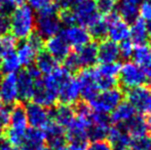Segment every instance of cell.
I'll use <instances>...</instances> for the list:
<instances>
[{
  "label": "cell",
  "instance_id": "cell-1",
  "mask_svg": "<svg viewBox=\"0 0 151 150\" xmlns=\"http://www.w3.org/2000/svg\"><path fill=\"white\" fill-rule=\"evenodd\" d=\"M10 32L16 39L26 40L35 29L34 11L26 4L18 6L10 14Z\"/></svg>",
  "mask_w": 151,
  "mask_h": 150
},
{
  "label": "cell",
  "instance_id": "cell-2",
  "mask_svg": "<svg viewBox=\"0 0 151 150\" xmlns=\"http://www.w3.org/2000/svg\"><path fill=\"white\" fill-rule=\"evenodd\" d=\"M122 90L113 88L99 92L97 96L88 102V105L93 112L108 115L122 102Z\"/></svg>",
  "mask_w": 151,
  "mask_h": 150
},
{
  "label": "cell",
  "instance_id": "cell-3",
  "mask_svg": "<svg viewBox=\"0 0 151 150\" xmlns=\"http://www.w3.org/2000/svg\"><path fill=\"white\" fill-rule=\"evenodd\" d=\"M118 80L121 86L123 88H127V90L137 86L144 85L147 82L142 69L135 62H129V61L120 65Z\"/></svg>",
  "mask_w": 151,
  "mask_h": 150
},
{
  "label": "cell",
  "instance_id": "cell-4",
  "mask_svg": "<svg viewBox=\"0 0 151 150\" xmlns=\"http://www.w3.org/2000/svg\"><path fill=\"white\" fill-rule=\"evenodd\" d=\"M71 9L75 18L76 25L84 28H88L101 16L95 0H80L72 6Z\"/></svg>",
  "mask_w": 151,
  "mask_h": 150
},
{
  "label": "cell",
  "instance_id": "cell-5",
  "mask_svg": "<svg viewBox=\"0 0 151 150\" xmlns=\"http://www.w3.org/2000/svg\"><path fill=\"white\" fill-rule=\"evenodd\" d=\"M27 120L30 128L43 130L50 121V110L35 102H26L25 104Z\"/></svg>",
  "mask_w": 151,
  "mask_h": 150
},
{
  "label": "cell",
  "instance_id": "cell-6",
  "mask_svg": "<svg viewBox=\"0 0 151 150\" xmlns=\"http://www.w3.org/2000/svg\"><path fill=\"white\" fill-rule=\"evenodd\" d=\"M111 121L108 115L93 112L88 126V136L91 141L105 140L111 128Z\"/></svg>",
  "mask_w": 151,
  "mask_h": 150
},
{
  "label": "cell",
  "instance_id": "cell-7",
  "mask_svg": "<svg viewBox=\"0 0 151 150\" xmlns=\"http://www.w3.org/2000/svg\"><path fill=\"white\" fill-rule=\"evenodd\" d=\"M108 21V34L110 40L120 43L129 39V26L115 11L106 16Z\"/></svg>",
  "mask_w": 151,
  "mask_h": 150
},
{
  "label": "cell",
  "instance_id": "cell-8",
  "mask_svg": "<svg viewBox=\"0 0 151 150\" xmlns=\"http://www.w3.org/2000/svg\"><path fill=\"white\" fill-rule=\"evenodd\" d=\"M62 24L57 14H42L38 16L37 20H35L36 33L42 39L55 36L61 32Z\"/></svg>",
  "mask_w": 151,
  "mask_h": 150
},
{
  "label": "cell",
  "instance_id": "cell-9",
  "mask_svg": "<svg viewBox=\"0 0 151 150\" xmlns=\"http://www.w3.org/2000/svg\"><path fill=\"white\" fill-rule=\"evenodd\" d=\"M76 79L80 86V97H82L83 100L88 103L100 92L96 82L93 70L91 68L83 69L79 72Z\"/></svg>",
  "mask_w": 151,
  "mask_h": 150
},
{
  "label": "cell",
  "instance_id": "cell-10",
  "mask_svg": "<svg viewBox=\"0 0 151 150\" xmlns=\"http://www.w3.org/2000/svg\"><path fill=\"white\" fill-rule=\"evenodd\" d=\"M61 35L65 38L71 47H75L76 50L81 46L86 45L91 41V35L88 29L79 25H72L66 27L61 31Z\"/></svg>",
  "mask_w": 151,
  "mask_h": 150
},
{
  "label": "cell",
  "instance_id": "cell-11",
  "mask_svg": "<svg viewBox=\"0 0 151 150\" xmlns=\"http://www.w3.org/2000/svg\"><path fill=\"white\" fill-rule=\"evenodd\" d=\"M129 102L135 107L137 111L146 113L151 104V88L145 85L137 86L127 90Z\"/></svg>",
  "mask_w": 151,
  "mask_h": 150
},
{
  "label": "cell",
  "instance_id": "cell-12",
  "mask_svg": "<svg viewBox=\"0 0 151 150\" xmlns=\"http://www.w3.org/2000/svg\"><path fill=\"white\" fill-rule=\"evenodd\" d=\"M32 100L45 108H52L58 102V93L48 88L42 81V77H40L35 81Z\"/></svg>",
  "mask_w": 151,
  "mask_h": 150
},
{
  "label": "cell",
  "instance_id": "cell-13",
  "mask_svg": "<svg viewBox=\"0 0 151 150\" xmlns=\"http://www.w3.org/2000/svg\"><path fill=\"white\" fill-rule=\"evenodd\" d=\"M0 99L1 102L12 106L19 100L17 74H6L0 80Z\"/></svg>",
  "mask_w": 151,
  "mask_h": 150
},
{
  "label": "cell",
  "instance_id": "cell-14",
  "mask_svg": "<svg viewBox=\"0 0 151 150\" xmlns=\"http://www.w3.org/2000/svg\"><path fill=\"white\" fill-rule=\"evenodd\" d=\"M80 98V86L77 79L70 76L61 85L58 94V101L62 104L73 105L78 103Z\"/></svg>",
  "mask_w": 151,
  "mask_h": 150
},
{
  "label": "cell",
  "instance_id": "cell-15",
  "mask_svg": "<svg viewBox=\"0 0 151 150\" xmlns=\"http://www.w3.org/2000/svg\"><path fill=\"white\" fill-rule=\"evenodd\" d=\"M44 47L46 52L54 57L58 62H63L71 52V46L62 36L61 33L48 38L46 43H44Z\"/></svg>",
  "mask_w": 151,
  "mask_h": 150
},
{
  "label": "cell",
  "instance_id": "cell-16",
  "mask_svg": "<svg viewBox=\"0 0 151 150\" xmlns=\"http://www.w3.org/2000/svg\"><path fill=\"white\" fill-rule=\"evenodd\" d=\"M134 62L142 69L147 82L151 85V45H135L133 52Z\"/></svg>",
  "mask_w": 151,
  "mask_h": 150
},
{
  "label": "cell",
  "instance_id": "cell-17",
  "mask_svg": "<svg viewBox=\"0 0 151 150\" xmlns=\"http://www.w3.org/2000/svg\"><path fill=\"white\" fill-rule=\"evenodd\" d=\"M45 143L52 150H56L59 147L65 145L66 142V132L65 128L59 126L55 121L50 120L47 126L43 128Z\"/></svg>",
  "mask_w": 151,
  "mask_h": 150
},
{
  "label": "cell",
  "instance_id": "cell-18",
  "mask_svg": "<svg viewBox=\"0 0 151 150\" xmlns=\"http://www.w3.org/2000/svg\"><path fill=\"white\" fill-rule=\"evenodd\" d=\"M107 138L113 150H127L131 147L133 142V139L120 124H115L110 128Z\"/></svg>",
  "mask_w": 151,
  "mask_h": 150
},
{
  "label": "cell",
  "instance_id": "cell-19",
  "mask_svg": "<svg viewBox=\"0 0 151 150\" xmlns=\"http://www.w3.org/2000/svg\"><path fill=\"white\" fill-rule=\"evenodd\" d=\"M50 115L52 121L64 128H67L76 117L74 109L70 105L62 104V103L50 108Z\"/></svg>",
  "mask_w": 151,
  "mask_h": 150
},
{
  "label": "cell",
  "instance_id": "cell-20",
  "mask_svg": "<svg viewBox=\"0 0 151 150\" xmlns=\"http://www.w3.org/2000/svg\"><path fill=\"white\" fill-rule=\"evenodd\" d=\"M35 81L32 76L29 74L28 71L25 69L19 72L17 75V86H18L19 99L22 102H29L32 100L35 88Z\"/></svg>",
  "mask_w": 151,
  "mask_h": 150
},
{
  "label": "cell",
  "instance_id": "cell-21",
  "mask_svg": "<svg viewBox=\"0 0 151 150\" xmlns=\"http://www.w3.org/2000/svg\"><path fill=\"white\" fill-rule=\"evenodd\" d=\"M120 58L118 43L112 40H102L98 45V61L101 64L116 63Z\"/></svg>",
  "mask_w": 151,
  "mask_h": 150
},
{
  "label": "cell",
  "instance_id": "cell-22",
  "mask_svg": "<svg viewBox=\"0 0 151 150\" xmlns=\"http://www.w3.org/2000/svg\"><path fill=\"white\" fill-rule=\"evenodd\" d=\"M120 126H123V128L127 131V133L133 140L147 137L148 131H149L147 119L144 116L139 115V114L134 116L127 123L120 124Z\"/></svg>",
  "mask_w": 151,
  "mask_h": 150
},
{
  "label": "cell",
  "instance_id": "cell-23",
  "mask_svg": "<svg viewBox=\"0 0 151 150\" xmlns=\"http://www.w3.org/2000/svg\"><path fill=\"white\" fill-rule=\"evenodd\" d=\"M75 54L81 69L91 68L98 62V44L90 41L86 45L77 48Z\"/></svg>",
  "mask_w": 151,
  "mask_h": 150
},
{
  "label": "cell",
  "instance_id": "cell-24",
  "mask_svg": "<svg viewBox=\"0 0 151 150\" xmlns=\"http://www.w3.org/2000/svg\"><path fill=\"white\" fill-rule=\"evenodd\" d=\"M45 144L43 130L29 128L25 133V139L20 150H39Z\"/></svg>",
  "mask_w": 151,
  "mask_h": 150
},
{
  "label": "cell",
  "instance_id": "cell-25",
  "mask_svg": "<svg viewBox=\"0 0 151 150\" xmlns=\"http://www.w3.org/2000/svg\"><path fill=\"white\" fill-rule=\"evenodd\" d=\"M9 128L17 131H25L28 128V120H27L25 104L22 102H17L12 106V112L9 118Z\"/></svg>",
  "mask_w": 151,
  "mask_h": 150
},
{
  "label": "cell",
  "instance_id": "cell-26",
  "mask_svg": "<svg viewBox=\"0 0 151 150\" xmlns=\"http://www.w3.org/2000/svg\"><path fill=\"white\" fill-rule=\"evenodd\" d=\"M138 111L135 109V107L129 102H121L115 109L111 112L110 116V121L114 124H124L127 121L132 119L135 115H137Z\"/></svg>",
  "mask_w": 151,
  "mask_h": 150
},
{
  "label": "cell",
  "instance_id": "cell-27",
  "mask_svg": "<svg viewBox=\"0 0 151 150\" xmlns=\"http://www.w3.org/2000/svg\"><path fill=\"white\" fill-rule=\"evenodd\" d=\"M129 27V40L135 45H141L147 42L148 32H147V22L138 18L133 23H131Z\"/></svg>",
  "mask_w": 151,
  "mask_h": 150
},
{
  "label": "cell",
  "instance_id": "cell-28",
  "mask_svg": "<svg viewBox=\"0 0 151 150\" xmlns=\"http://www.w3.org/2000/svg\"><path fill=\"white\" fill-rule=\"evenodd\" d=\"M35 66L40 71L41 74L48 75L52 72H54L57 68L59 67V62L52 57L45 50H41L40 52H37V56L35 59Z\"/></svg>",
  "mask_w": 151,
  "mask_h": 150
},
{
  "label": "cell",
  "instance_id": "cell-29",
  "mask_svg": "<svg viewBox=\"0 0 151 150\" xmlns=\"http://www.w3.org/2000/svg\"><path fill=\"white\" fill-rule=\"evenodd\" d=\"M37 50L28 42V40H23L19 44H17V57L21 63V66L29 67L34 64Z\"/></svg>",
  "mask_w": 151,
  "mask_h": 150
},
{
  "label": "cell",
  "instance_id": "cell-30",
  "mask_svg": "<svg viewBox=\"0 0 151 150\" xmlns=\"http://www.w3.org/2000/svg\"><path fill=\"white\" fill-rule=\"evenodd\" d=\"M28 6L38 16L42 14H57L59 7L54 0H27Z\"/></svg>",
  "mask_w": 151,
  "mask_h": 150
},
{
  "label": "cell",
  "instance_id": "cell-31",
  "mask_svg": "<svg viewBox=\"0 0 151 150\" xmlns=\"http://www.w3.org/2000/svg\"><path fill=\"white\" fill-rule=\"evenodd\" d=\"M91 38L96 40H105L108 34V21L106 17L100 16L95 22L88 27Z\"/></svg>",
  "mask_w": 151,
  "mask_h": 150
},
{
  "label": "cell",
  "instance_id": "cell-32",
  "mask_svg": "<svg viewBox=\"0 0 151 150\" xmlns=\"http://www.w3.org/2000/svg\"><path fill=\"white\" fill-rule=\"evenodd\" d=\"M116 8H117L116 14L127 24L133 23L139 18V5L121 1L118 5H116Z\"/></svg>",
  "mask_w": 151,
  "mask_h": 150
},
{
  "label": "cell",
  "instance_id": "cell-33",
  "mask_svg": "<svg viewBox=\"0 0 151 150\" xmlns=\"http://www.w3.org/2000/svg\"><path fill=\"white\" fill-rule=\"evenodd\" d=\"M21 69V63L19 61L16 52L5 55L0 61V70L4 74H16Z\"/></svg>",
  "mask_w": 151,
  "mask_h": 150
},
{
  "label": "cell",
  "instance_id": "cell-34",
  "mask_svg": "<svg viewBox=\"0 0 151 150\" xmlns=\"http://www.w3.org/2000/svg\"><path fill=\"white\" fill-rule=\"evenodd\" d=\"M17 48V39L12 35L0 36V61L5 55L14 52Z\"/></svg>",
  "mask_w": 151,
  "mask_h": 150
},
{
  "label": "cell",
  "instance_id": "cell-35",
  "mask_svg": "<svg viewBox=\"0 0 151 150\" xmlns=\"http://www.w3.org/2000/svg\"><path fill=\"white\" fill-rule=\"evenodd\" d=\"M25 132L23 131H17V130H12V128H7L5 133V138L8 141V143L10 144V146L16 147V148H21L23 142H24L25 139Z\"/></svg>",
  "mask_w": 151,
  "mask_h": 150
},
{
  "label": "cell",
  "instance_id": "cell-36",
  "mask_svg": "<svg viewBox=\"0 0 151 150\" xmlns=\"http://www.w3.org/2000/svg\"><path fill=\"white\" fill-rule=\"evenodd\" d=\"M25 0H0V14L9 17L18 6L24 4Z\"/></svg>",
  "mask_w": 151,
  "mask_h": 150
},
{
  "label": "cell",
  "instance_id": "cell-37",
  "mask_svg": "<svg viewBox=\"0 0 151 150\" xmlns=\"http://www.w3.org/2000/svg\"><path fill=\"white\" fill-rule=\"evenodd\" d=\"M63 63H64V68L69 73L78 72V71L81 70V67H80V64L78 62V59L76 57L75 52H70L67 56V58L63 61Z\"/></svg>",
  "mask_w": 151,
  "mask_h": 150
},
{
  "label": "cell",
  "instance_id": "cell-38",
  "mask_svg": "<svg viewBox=\"0 0 151 150\" xmlns=\"http://www.w3.org/2000/svg\"><path fill=\"white\" fill-rule=\"evenodd\" d=\"M58 18L60 20L62 25H65L66 27L76 25L75 18H74L73 11L71 8H63L60 11H58Z\"/></svg>",
  "mask_w": 151,
  "mask_h": 150
},
{
  "label": "cell",
  "instance_id": "cell-39",
  "mask_svg": "<svg viewBox=\"0 0 151 150\" xmlns=\"http://www.w3.org/2000/svg\"><path fill=\"white\" fill-rule=\"evenodd\" d=\"M97 5L100 14L107 16L114 11L117 3H116V0H99L97 2Z\"/></svg>",
  "mask_w": 151,
  "mask_h": 150
},
{
  "label": "cell",
  "instance_id": "cell-40",
  "mask_svg": "<svg viewBox=\"0 0 151 150\" xmlns=\"http://www.w3.org/2000/svg\"><path fill=\"white\" fill-rule=\"evenodd\" d=\"M118 47H119L120 58H123V59H127V60H129V58H132V57H133L135 44H134L129 39L124 40V41L118 43Z\"/></svg>",
  "mask_w": 151,
  "mask_h": 150
},
{
  "label": "cell",
  "instance_id": "cell-41",
  "mask_svg": "<svg viewBox=\"0 0 151 150\" xmlns=\"http://www.w3.org/2000/svg\"><path fill=\"white\" fill-rule=\"evenodd\" d=\"M139 16L145 22H151V0H144L140 4Z\"/></svg>",
  "mask_w": 151,
  "mask_h": 150
},
{
  "label": "cell",
  "instance_id": "cell-42",
  "mask_svg": "<svg viewBox=\"0 0 151 150\" xmlns=\"http://www.w3.org/2000/svg\"><path fill=\"white\" fill-rule=\"evenodd\" d=\"M10 112H12V106L10 105H0V123L5 128L9 123Z\"/></svg>",
  "mask_w": 151,
  "mask_h": 150
},
{
  "label": "cell",
  "instance_id": "cell-43",
  "mask_svg": "<svg viewBox=\"0 0 151 150\" xmlns=\"http://www.w3.org/2000/svg\"><path fill=\"white\" fill-rule=\"evenodd\" d=\"M27 40L37 52H40V50L44 48V39H42L36 32L32 33L30 36L27 38Z\"/></svg>",
  "mask_w": 151,
  "mask_h": 150
},
{
  "label": "cell",
  "instance_id": "cell-44",
  "mask_svg": "<svg viewBox=\"0 0 151 150\" xmlns=\"http://www.w3.org/2000/svg\"><path fill=\"white\" fill-rule=\"evenodd\" d=\"M86 150H113L110 143L106 140L93 141L91 144L88 145Z\"/></svg>",
  "mask_w": 151,
  "mask_h": 150
},
{
  "label": "cell",
  "instance_id": "cell-45",
  "mask_svg": "<svg viewBox=\"0 0 151 150\" xmlns=\"http://www.w3.org/2000/svg\"><path fill=\"white\" fill-rule=\"evenodd\" d=\"M10 31V19L8 16L0 14V36L7 35Z\"/></svg>",
  "mask_w": 151,
  "mask_h": 150
},
{
  "label": "cell",
  "instance_id": "cell-46",
  "mask_svg": "<svg viewBox=\"0 0 151 150\" xmlns=\"http://www.w3.org/2000/svg\"><path fill=\"white\" fill-rule=\"evenodd\" d=\"M54 1L59 8L63 9V8H70L80 0H54Z\"/></svg>",
  "mask_w": 151,
  "mask_h": 150
},
{
  "label": "cell",
  "instance_id": "cell-47",
  "mask_svg": "<svg viewBox=\"0 0 151 150\" xmlns=\"http://www.w3.org/2000/svg\"><path fill=\"white\" fill-rule=\"evenodd\" d=\"M10 147V144L4 136H0V150H7Z\"/></svg>",
  "mask_w": 151,
  "mask_h": 150
},
{
  "label": "cell",
  "instance_id": "cell-48",
  "mask_svg": "<svg viewBox=\"0 0 151 150\" xmlns=\"http://www.w3.org/2000/svg\"><path fill=\"white\" fill-rule=\"evenodd\" d=\"M121 1H124V2H129V3L132 4H135V5H140L144 0H121Z\"/></svg>",
  "mask_w": 151,
  "mask_h": 150
},
{
  "label": "cell",
  "instance_id": "cell-49",
  "mask_svg": "<svg viewBox=\"0 0 151 150\" xmlns=\"http://www.w3.org/2000/svg\"><path fill=\"white\" fill-rule=\"evenodd\" d=\"M147 32H148V38L151 39V22L147 23Z\"/></svg>",
  "mask_w": 151,
  "mask_h": 150
},
{
  "label": "cell",
  "instance_id": "cell-50",
  "mask_svg": "<svg viewBox=\"0 0 151 150\" xmlns=\"http://www.w3.org/2000/svg\"><path fill=\"white\" fill-rule=\"evenodd\" d=\"M3 131H4L3 126H2V124L0 123V136H2V133H3Z\"/></svg>",
  "mask_w": 151,
  "mask_h": 150
},
{
  "label": "cell",
  "instance_id": "cell-51",
  "mask_svg": "<svg viewBox=\"0 0 151 150\" xmlns=\"http://www.w3.org/2000/svg\"><path fill=\"white\" fill-rule=\"evenodd\" d=\"M39 150H52V149H50L48 146H43V147H41Z\"/></svg>",
  "mask_w": 151,
  "mask_h": 150
},
{
  "label": "cell",
  "instance_id": "cell-52",
  "mask_svg": "<svg viewBox=\"0 0 151 150\" xmlns=\"http://www.w3.org/2000/svg\"><path fill=\"white\" fill-rule=\"evenodd\" d=\"M7 150H20L19 148H16V147H12V146H10L9 148H8Z\"/></svg>",
  "mask_w": 151,
  "mask_h": 150
},
{
  "label": "cell",
  "instance_id": "cell-53",
  "mask_svg": "<svg viewBox=\"0 0 151 150\" xmlns=\"http://www.w3.org/2000/svg\"><path fill=\"white\" fill-rule=\"evenodd\" d=\"M148 133H149V135H150V140H151V126H149V131H148Z\"/></svg>",
  "mask_w": 151,
  "mask_h": 150
},
{
  "label": "cell",
  "instance_id": "cell-54",
  "mask_svg": "<svg viewBox=\"0 0 151 150\" xmlns=\"http://www.w3.org/2000/svg\"><path fill=\"white\" fill-rule=\"evenodd\" d=\"M1 78H2V72H1V70H0V80H1Z\"/></svg>",
  "mask_w": 151,
  "mask_h": 150
},
{
  "label": "cell",
  "instance_id": "cell-55",
  "mask_svg": "<svg viewBox=\"0 0 151 150\" xmlns=\"http://www.w3.org/2000/svg\"><path fill=\"white\" fill-rule=\"evenodd\" d=\"M0 105H1V99H0Z\"/></svg>",
  "mask_w": 151,
  "mask_h": 150
}]
</instances>
